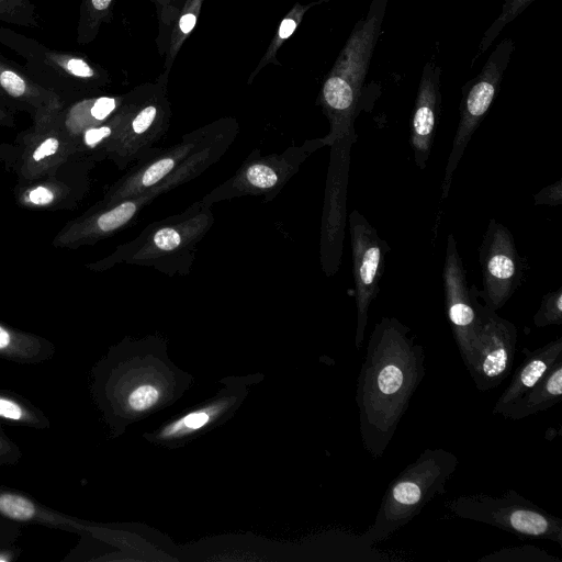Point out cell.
I'll use <instances>...</instances> for the list:
<instances>
[{"instance_id":"cell-1","label":"cell","mask_w":562,"mask_h":562,"mask_svg":"<svg viewBox=\"0 0 562 562\" xmlns=\"http://www.w3.org/2000/svg\"><path fill=\"white\" fill-rule=\"evenodd\" d=\"M409 333L396 317L383 316L371 333L357 379L360 438L373 459L389 447L426 373L424 348Z\"/></svg>"},{"instance_id":"cell-2","label":"cell","mask_w":562,"mask_h":562,"mask_svg":"<svg viewBox=\"0 0 562 562\" xmlns=\"http://www.w3.org/2000/svg\"><path fill=\"white\" fill-rule=\"evenodd\" d=\"M389 0H371L366 15L355 24L337 63L322 89L329 133L322 137L325 146L355 134L360 111L362 86L382 32Z\"/></svg>"},{"instance_id":"cell-3","label":"cell","mask_w":562,"mask_h":562,"mask_svg":"<svg viewBox=\"0 0 562 562\" xmlns=\"http://www.w3.org/2000/svg\"><path fill=\"white\" fill-rule=\"evenodd\" d=\"M212 206L201 199L178 214L148 224L136 238L115 250L109 265L126 262L169 277L187 276L198 245L214 224Z\"/></svg>"},{"instance_id":"cell-4","label":"cell","mask_w":562,"mask_h":562,"mask_svg":"<svg viewBox=\"0 0 562 562\" xmlns=\"http://www.w3.org/2000/svg\"><path fill=\"white\" fill-rule=\"evenodd\" d=\"M459 467L458 457L443 448H426L387 486L373 522L361 539L373 546L391 538L417 517L446 485Z\"/></svg>"},{"instance_id":"cell-5","label":"cell","mask_w":562,"mask_h":562,"mask_svg":"<svg viewBox=\"0 0 562 562\" xmlns=\"http://www.w3.org/2000/svg\"><path fill=\"white\" fill-rule=\"evenodd\" d=\"M0 44L23 58V67L63 102L75 101L104 82V71L86 56L52 49L38 41L0 25Z\"/></svg>"},{"instance_id":"cell-6","label":"cell","mask_w":562,"mask_h":562,"mask_svg":"<svg viewBox=\"0 0 562 562\" xmlns=\"http://www.w3.org/2000/svg\"><path fill=\"white\" fill-rule=\"evenodd\" d=\"M457 517L499 528L520 539L549 540L562 547V519L536 505L515 490L499 496L482 493L447 502Z\"/></svg>"},{"instance_id":"cell-7","label":"cell","mask_w":562,"mask_h":562,"mask_svg":"<svg viewBox=\"0 0 562 562\" xmlns=\"http://www.w3.org/2000/svg\"><path fill=\"white\" fill-rule=\"evenodd\" d=\"M324 146L323 138H314L278 154L261 155L256 148L231 178L205 194L202 201L214 205L225 200L260 195L270 201L297 173L307 157Z\"/></svg>"},{"instance_id":"cell-8","label":"cell","mask_w":562,"mask_h":562,"mask_svg":"<svg viewBox=\"0 0 562 562\" xmlns=\"http://www.w3.org/2000/svg\"><path fill=\"white\" fill-rule=\"evenodd\" d=\"M514 49V41L510 37L504 38L490 54L481 71L461 89L459 123L441 182V200L448 198L453 173L499 90Z\"/></svg>"},{"instance_id":"cell-9","label":"cell","mask_w":562,"mask_h":562,"mask_svg":"<svg viewBox=\"0 0 562 562\" xmlns=\"http://www.w3.org/2000/svg\"><path fill=\"white\" fill-rule=\"evenodd\" d=\"M235 127L237 125L234 122H216L184 135L172 146L156 148L150 155L134 164L110 188L104 196L102 207L110 206L158 184L211 143Z\"/></svg>"},{"instance_id":"cell-10","label":"cell","mask_w":562,"mask_h":562,"mask_svg":"<svg viewBox=\"0 0 562 562\" xmlns=\"http://www.w3.org/2000/svg\"><path fill=\"white\" fill-rule=\"evenodd\" d=\"M357 138V133L348 134L329 146L330 159L325 186L319 241L321 265L327 277L334 276L341 265L351 147Z\"/></svg>"},{"instance_id":"cell-11","label":"cell","mask_w":562,"mask_h":562,"mask_svg":"<svg viewBox=\"0 0 562 562\" xmlns=\"http://www.w3.org/2000/svg\"><path fill=\"white\" fill-rule=\"evenodd\" d=\"M442 279L447 319L468 369L476 347L483 304L479 302L480 290L474 284H468L467 271L453 234H449L447 239Z\"/></svg>"},{"instance_id":"cell-12","label":"cell","mask_w":562,"mask_h":562,"mask_svg":"<svg viewBox=\"0 0 562 562\" xmlns=\"http://www.w3.org/2000/svg\"><path fill=\"white\" fill-rule=\"evenodd\" d=\"M349 232L357 306L355 344L356 349L360 350L368 325L369 308L379 294L390 247L358 210H353L349 215Z\"/></svg>"},{"instance_id":"cell-13","label":"cell","mask_w":562,"mask_h":562,"mask_svg":"<svg viewBox=\"0 0 562 562\" xmlns=\"http://www.w3.org/2000/svg\"><path fill=\"white\" fill-rule=\"evenodd\" d=\"M479 262L483 285L480 297L487 308L496 312L519 288L524 266L513 234L495 218L488 222L479 248Z\"/></svg>"},{"instance_id":"cell-14","label":"cell","mask_w":562,"mask_h":562,"mask_svg":"<svg viewBox=\"0 0 562 562\" xmlns=\"http://www.w3.org/2000/svg\"><path fill=\"white\" fill-rule=\"evenodd\" d=\"M517 342L518 329L515 324L483 304L476 347L468 368L479 391L495 389L507 378L513 368Z\"/></svg>"},{"instance_id":"cell-15","label":"cell","mask_w":562,"mask_h":562,"mask_svg":"<svg viewBox=\"0 0 562 562\" xmlns=\"http://www.w3.org/2000/svg\"><path fill=\"white\" fill-rule=\"evenodd\" d=\"M441 68L428 60L422 70L411 117L409 144L419 169H425L430 157L441 106Z\"/></svg>"},{"instance_id":"cell-16","label":"cell","mask_w":562,"mask_h":562,"mask_svg":"<svg viewBox=\"0 0 562 562\" xmlns=\"http://www.w3.org/2000/svg\"><path fill=\"white\" fill-rule=\"evenodd\" d=\"M0 98L9 108L29 111L35 119L60 110L61 100L38 85L23 65L0 54Z\"/></svg>"},{"instance_id":"cell-17","label":"cell","mask_w":562,"mask_h":562,"mask_svg":"<svg viewBox=\"0 0 562 562\" xmlns=\"http://www.w3.org/2000/svg\"><path fill=\"white\" fill-rule=\"evenodd\" d=\"M562 359V337L535 350H525V358L516 369L508 386L497 398L492 413L501 415L519 396L533 387Z\"/></svg>"},{"instance_id":"cell-18","label":"cell","mask_w":562,"mask_h":562,"mask_svg":"<svg viewBox=\"0 0 562 562\" xmlns=\"http://www.w3.org/2000/svg\"><path fill=\"white\" fill-rule=\"evenodd\" d=\"M562 400V359L530 390L519 396L501 416L513 420L543 412Z\"/></svg>"},{"instance_id":"cell-19","label":"cell","mask_w":562,"mask_h":562,"mask_svg":"<svg viewBox=\"0 0 562 562\" xmlns=\"http://www.w3.org/2000/svg\"><path fill=\"white\" fill-rule=\"evenodd\" d=\"M116 108L117 99L112 97L78 99L65 110L60 109L58 117L68 130L83 132L91 126L105 122Z\"/></svg>"},{"instance_id":"cell-20","label":"cell","mask_w":562,"mask_h":562,"mask_svg":"<svg viewBox=\"0 0 562 562\" xmlns=\"http://www.w3.org/2000/svg\"><path fill=\"white\" fill-rule=\"evenodd\" d=\"M113 0H81L77 25V42L80 45L91 43L102 22L106 21Z\"/></svg>"},{"instance_id":"cell-21","label":"cell","mask_w":562,"mask_h":562,"mask_svg":"<svg viewBox=\"0 0 562 562\" xmlns=\"http://www.w3.org/2000/svg\"><path fill=\"white\" fill-rule=\"evenodd\" d=\"M536 0H504L501 13L484 32L472 65L490 48L504 27Z\"/></svg>"},{"instance_id":"cell-22","label":"cell","mask_w":562,"mask_h":562,"mask_svg":"<svg viewBox=\"0 0 562 562\" xmlns=\"http://www.w3.org/2000/svg\"><path fill=\"white\" fill-rule=\"evenodd\" d=\"M477 562H562V560L533 544H522L493 551Z\"/></svg>"},{"instance_id":"cell-23","label":"cell","mask_w":562,"mask_h":562,"mask_svg":"<svg viewBox=\"0 0 562 562\" xmlns=\"http://www.w3.org/2000/svg\"><path fill=\"white\" fill-rule=\"evenodd\" d=\"M0 21L16 26L40 27L37 9L31 0H0Z\"/></svg>"},{"instance_id":"cell-24","label":"cell","mask_w":562,"mask_h":562,"mask_svg":"<svg viewBox=\"0 0 562 562\" xmlns=\"http://www.w3.org/2000/svg\"><path fill=\"white\" fill-rule=\"evenodd\" d=\"M536 327H547L562 324V286L546 293L539 308L533 315Z\"/></svg>"},{"instance_id":"cell-25","label":"cell","mask_w":562,"mask_h":562,"mask_svg":"<svg viewBox=\"0 0 562 562\" xmlns=\"http://www.w3.org/2000/svg\"><path fill=\"white\" fill-rule=\"evenodd\" d=\"M122 119V113L105 122L83 131L82 140L88 148L105 147L113 139Z\"/></svg>"},{"instance_id":"cell-26","label":"cell","mask_w":562,"mask_h":562,"mask_svg":"<svg viewBox=\"0 0 562 562\" xmlns=\"http://www.w3.org/2000/svg\"><path fill=\"white\" fill-rule=\"evenodd\" d=\"M0 513L15 520H27L34 516L35 507L20 495L3 494L0 496Z\"/></svg>"},{"instance_id":"cell-27","label":"cell","mask_w":562,"mask_h":562,"mask_svg":"<svg viewBox=\"0 0 562 562\" xmlns=\"http://www.w3.org/2000/svg\"><path fill=\"white\" fill-rule=\"evenodd\" d=\"M159 396V391L153 385H142L132 392L128 404L132 409L142 412L155 405Z\"/></svg>"},{"instance_id":"cell-28","label":"cell","mask_w":562,"mask_h":562,"mask_svg":"<svg viewBox=\"0 0 562 562\" xmlns=\"http://www.w3.org/2000/svg\"><path fill=\"white\" fill-rule=\"evenodd\" d=\"M210 418V414L207 412H194L191 414L186 415L175 424L170 425L166 431L165 435H172L177 431L182 430L183 428L193 430L199 429L203 427Z\"/></svg>"},{"instance_id":"cell-29","label":"cell","mask_w":562,"mask_h":562,"mask_svg":"<svg viewBox=\"0 0 562 562\" xmlns=\"http://www.w3.org/2000/svg\"><path fill=\"white\" fill-rule=\"evenodd\" d=\"M536 205L559 206L562 204V179L542 188L535 194Z\"/></svg>"},{"instance_id":"cell-30","label":"cell","mask_w":562,"mask_h":562,"mask_svg":"<svg viewBox=\"0 0 562 562\" xmlns=\"http://www.w3.org/2000/svg\"><path fill=\"white\" fill-rule=\"evenodd\" d=\"M60 147L59 139L50 135L43 139L40 145L33 150L32 159L34 161H41L55 155Z\"/></svg>"},{"instance_id":"cell-31","label":"cell","mask_w":562,"mask_h":562,"mask_svg":"<svg viewBox=\"0 0 562 562\" xmlns=\"http://www.w3.org/2000/svg\"><path fill=\"white\" fill-rule=\"evenodd\" d=\"M54 192L46 187H36L29 191L26 199L33 205L44 206L54 201Z\"/></svg>"},{"instance_id":"cell-32","label":"cell","mask_w":562,"mask_h":562,"mask_svg":"<svg viewBox=\"0 0 562 562\" xmlns=\"http://www.w3.org/2000/svg\"><path fill=\"white\" fill-rule=\"evenodd\" d=\"M0 416L10 419H20L22 416L21 407L8 400H0Z\"/></svg>"},{"instance_id":"cell-33","label":"cell","mask_w":562,"mask_h":562,"mask_svg":"<svg viewBox=\"0 0 562 562\" xmlns=\"http://www.w3.org/2000/svg\"><path fill=\"white\" fill-rule=\"evenodd\" d=\"M296 22L293 19H285L282 21L279 29L280 38H288L295 30Z\"/></svg>"},{"instance_id":"cell-34","label":"cell","mask_w":562,"mask_h":562,"mask_svg":"<svg viewBox=\"0 0 562 562\" xmlns=\"http://www.w3.org/2000/svg\"><path fill=\"white\" fill-rule=\"evenodd\" d=\"M195 22H196V18L194 14H192V13L184 14L179 22L181 32L184 34L189 33L194 27Z\"/></svg>"},{"instance_id":"cell-35","label":"cell","mask_w":562,"mask_h":562,"mask_svg":"<svg viewBox=\"0 0 562 562\" xmlns=\"http://www.w3.org/2000/svg\"><path fill=\"white\" fill-rule=\"evenodd\" d=\"M12 122H13V116L10 111V108L0 98V123L1 124H11Z\"/></svg>"},{"instance_id":"cell-36","label":"cell","mask_w":562,"mask_h":562,"mask_svg":"<svg viewBox=\"0 0 562 562\" xmlns=\"http://www.w3.org/2000/svg\"><path fill=\"white\" fill-rule=\"evenodd\" d=\"M10 342V335L9 333L0 326V349L8 346Z\"/></svg>"}]
</instances>
